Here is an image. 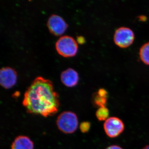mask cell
<instances>
[{
  "mask_svg": "<svg viewBox=\"0 0 149 149\" xmlns=\"http://www.w3.org/2000/svg\"><path fill=\"white\" fill-rule=\"evenodd\" d=\"M34 143L31 139L24 136H17L11 145V149H34Z\"/></svg>",
  "mask_w": 149,
  "mask_h": 149,
  "instance_id": "9c48e42d",
  "label": "cell"
},
{
  "mask_svg": "<svg viewBox=\"0 0 149 149\" xmlns=\"http://www.w3.org/2000/svg\"><path fill=\"white\" fill-rule=\"evenodd\" d=\"M77 41L79 44H82L85 43V40L84 37L80 36V37H77Z\"/></svg>",
  "mask_w": 149,
  "mask_h": 149,
  "instance_id": "9a60e30c",
  "label": "cell"
},
{
  "mask_svg": "<svg viewBox=\"0 0 149 149\" xmlns=\"http://www.w3.org/2000/svg\"><path fill=\"white\" fill-rule=\"evenodd\" d=\"M108 96V94L105 89L104 88L99 89L97 92L93 95V104L99 108L106 107Z\"/></svg>",
  "mask_w": 149,
  "mask_h": 149,
  "instance_id": "30bf717a",
  "label": "cell"
},
{
  "mask_svg": "<svg viewBox=\"0 0 149 149\" xmlns=\"http://www.w3.org/2000/svg\"><path fill=\"white\" fill-rule=\"evenodd\" d=\"M61 79L62 83L68 87L76 86L79 80L77 72L72 68H68L62 72Z\"/></svg>",
  "mask_w": 149,
  "mask_h": 149,
  "instance_id": "ba28073f",
  "label": "cell"
},
{
  "mask_svg": "<svg viewBox=\"0 0 149 149\" xmlns=\"http://www.w3.org/2000/svg\"><path fill=\"white\" fill-rule=\"evenodd\" d=\"M113 39L116 45L120 48H126L133 44L135 35L133 30L129 27H121L116 30Z\"/></svg>",
  "mask_w": 149,
  "mask_h": 149,
  "instance_id": "277c9868",
  "label": "cell"
},
{
  "mask_svg": "<svg viewBox=\"0 0 149 149\" xmlns=\"http://www.w3.org/2000/svg\"><path fill=\"white\" fill-rule=\"evenodd\" d=\"M50 32L56 36L62 35L66 31L68 24L61 17L52 15L48 19L47 23Z\"/></svg>",
  "mask_w": 149,
  "mask_h": 149,
  "instance_id": "8992f818",
  "label": "cell"
},
{
  "mask_svg": "<svg viewBox=\"0 0 149 149\" xmlns=\"http://www.w3.org/2000/svg\"><path fill=\"white\" fill-rule=\"evenodd\" d=\"M91 124L88 121H84L80 123V131L83 133H86L89 132L91 129Z\"/></svg>",
  "mask_w": 149,
  "mask_h": 149,
  "instance_id": "4fadbf2b",
  "label": "cell"
},
{
  "mask_svg": "<svg viewBox=\"0 0 149 149\" xmlns=\"http://www.w3.org/2000/svg\"><path fill=\"white\" fill-rule=\"evenodd\" d=\"M103 128L107 136L113 139L122 134L125 129V124L119 118L113 116L104 121Z\"/></svg>",
  "mask_w": 149,
  "mask_h": 149,
  "instance_id": "5b68a950",
  "label": "cell"
},
{
  "mask_svg": "<svg viewBox=\"0 0 149 149\" xmlns=\"http://www.w3.org/2000/svg\"><path fill=\"white\" fill-rule=\"evenodd\" d=\"M139 18L141 21L144 22L147 20L146 16H144V15H141V16H139Z\"/></svg>",
  "mask_w": 149,
  "mask_h": 149,
  "instance_id": "2e32d148",
  "label": "cell"
},
{
  "mask_svg": "<svg viewBox=\"0 0 149 149\" xmlns=\"http://www.w3.org/2000/svg\"><path fill=\"white\" fill-rule=\"evenodd\" d=\"M143 149H149V145H147L146 146L144 147Z\"/></svg>",
  "mask_w": 149,
  "mask_h": 149,
  "instance_id": "e0dca14e",
  "label": "cell"
},
{
  "mask_svg": "<svg viewBox=\"0 0 149 149\" xmlns=\"http://www.w3.org/2000/svg\"><path fill=\"white\" fill-rule=\"evenodd\" d=\"M56 124L58 128L63 133L71 134L77 130L78 118L76 114L72 111L63 112L57 118Z\"/></svg>",
  "mask_w": 149,
  "mask_h": 149,
  "instance_id": "7a4b0ae2",
  "label": "cell"
},
{
  "mask_svg": "<svg viewBox=\"0 0 149 149\" xmlns=\"http://www.w3.org/2000/svg\"><path fill=\"white\" fill-rule=\"evenodd\" d=\"M109 111L106 107H99L96 112V116L99 121H105L109 118Z\"/></svg>",
  "mask_w": 149,
  "mask_h": 149,
  "instance_id": "7c38bea8",
  "label": "cell"
},
{
  "mask_svg": "<svg viewBox=\"0 0 149 149\" xmlns=\"http://www.w3.org/2000/svg\"><path fill=\"white\" fill-rule=\"evenodd\" d=\"M22 104L28 113L47 117L58 111L59 96L50 80L38 77L25 92Z\"/></svg>",
  "mask_w": 149,
  "mask_h": 149,
  "instance_id": "6da1fadb",
  "label": "cell"
},
{
  "mask_svg": "<svg viewBox=\"0 0 149 149\" xmlns=\"http://www.w3.org/2000/svg\"><path fill=\"white\" fill-rule=\"evenodd\" d=\"M139 56L144 64L149 65V42L145 43L140 48Z\"/></svg>",
  "mask_w": 149,
  "mask_h": 149,
  "instance_id": "8fae6325",
  "label": "cell"
},
{
  "mask_svg": "<svg viewBox=\"0 0 149 149\" xmlns=\"http://www.w3.org/2000/svg\"><path fill=\"white\" fill-rule=\"evenodd\" d=\"M105 149H123V148L120 146L114 145L107 147Z\"/></svg>",
  "mask_w": 149,
  "mask_h": 149,
  "instance_id": "5bb4252c",
  "label": "cell"
},
{
  "mask_svg": "<svg viewBox=\"0 0 149 149\" xmlns=\"http://www.w3.org/2000/svg\"><path fill=\"white\" fill-rule=\"evenodd\" d=\"M56 48L60 55L65 57H70L77 53L78 45L77 42L72 37L64 36L57 40Z\"/></svg>",
  "mask_w": 149,
  "mask_h": 149,
  "instance_id": "3957f363",
  "label": "cell"
},
{
  "mask_svg": "<svg viewBox=\"0 0 149 149\" xmlns=\"http://www.w3.org/2000/svg\"><path fill=\"white\" fill-rule=\"evenodd\" d=\"M17 74L16 71L11 68L7 67L0 70V83L5 89L12 88L16 83Z\"/></svg>",
  "mask_w": 149,
  "mask_h": 149,
  "instance_id": "52a82bcc",
  "label": "cell"
}]
</instances>
